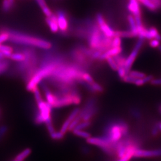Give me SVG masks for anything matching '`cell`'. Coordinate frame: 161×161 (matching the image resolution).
Returning a JSON list of instances; mask_svg holds the SVG:
<instances>
[{"instance_id":"cell-1","label":"cell","mask_w":161,"mask_h":161,"mask_svg":"<svg viewBox=\"0 0 161 161\" xmlns=\"http://www.w3.org/2000/svg\"><path fill=\"white\" fill-rule=\"evenodd\" d=\"M103 132V137L115 144L130 134V127L126 121L117 118L108 122Z\"/></svg>"},{"instance_id":"cell-2","label":"cell","mask_w":161,"mask_h":161,"mask_svg":"<svg viewBox=\"0 0 161 161\" xmlns=\"http://www.w3.org/2000/svg\"><path fill=\"white\" fill-rule=\"evenodd\" d=\"M7 31L9 34L8 40L15 44L37 47L44 50H49L53 47V45L50 42L40 38L25 34L16 31L7 30Z\"/></svg>"},{"instance_id":"cell-3","label":"cell","mask_w":161,"mask_h":161,"mask_svg":"<svg viewBox=\"0 0 161 161\" xmlns=\"http://www.w3.org/2000/svg\"><path fill=\"white\" fill-rule=\"evenodd\" d=\"M86 143L99 147L106 154L110 156L115 155L116 143H112L108 139L102 137H90L86 138Z\"/></svg>"},{"instance_id":"cell-4","label":"cell","mask_w":161,"mask_h":161,"mask_svg":"<svg viewBox=\"0 0 161 161\" xmlns=\"http://www.w3.org/2000/svg\"><path fill=\"white\" fill-rule=\"evenodd\" d=\"M97 99L94 97H90L86 101L84 108L80 109L78 116L82 121H91L92 118L97 114L98 108L97 105Z\"/></svg>"},{"instance_id":"cell-5","label":"cell","mask_w":161,"mask_h":161,"mask_svg":"<svg viewBox=\"0 0 161 161\" xmlns=\"http://www.w3.org/2000/svg\"><path fill=\"white\" fill-rule=\"evenodd\" d=\"M144 39L143 38H138V41H137L136 44L134 47L132 52L128 56H127L125 60V63L124 64V69L126 72V74H128V72L131 70L132 65L134 63L136 58L138 55V53L140 51L142 47L143 46L144 43Z\"/></svg>"},{"instance_id":"cell-6","label":"cell","mask_w":161,"mask_h":161,"mask_svg":"<svg viewBox=\"0 0 161 161\" xmlns=\"http://www.w3.org/2000/svg\"><path fill=\"white\" fill-rule=\"evenodd\" d=\"M128 9L132 13V15L137 25V27L142 26L143 23L142 21L141 9L138 0H129Z\"/></svg>"},{"instance_id":"cell-7","label":"cell","mask_w":161,"mask_h":161,"mask_svg":"<svg viewBox=\"0 0 161 161\" xmlns=\"http://www.w3.org/2000/svg\"><path fill=\"white\" fill-rule=\"evenodd\" d=\"M56 16L58 20V30L63 34H66L69 31V21L68 17L63 10H58L56 13Z\"/></svg>"},{"instance_id":"cell-8","label":"cell","mask_w":161,"mask_h":161,"mask_svg":"<svg viewBox=\"0 0 161 161\" xmlns=\"http://www.w3.org/2000/svg\"><path fill=\"white\" fill-rule=\"evenodd\" d=\"M96 22L97 23L98 26L100 29L101 30V31L106 36L110 38L114 37L115 31L112 29L108 23H106L103 16L101 13H98L97 14L96 17Z\"/></svg>"},{"instance_id":"cell-9","label":"cell","mask_w":161,"mask_h":161,"mask_svg":"<svg viewBox=\"0 0 161 161\" xmlns=\"http://www.w3.org/2000/svg\"><path fill=\"white\" fill-rule=\"evenodd\" d=\"M134 158L161 157V148L155 150H143L139 148L136 150Z\"/></svg>"},{"instance_id":"cell-10","label":"cell","mask_w":161,"mask_h":161,"mask_svg":"<svg viewBox=\"0 0 161 161\" xmlns=\"http://www.w3.org/2000/svg\"><path fill=\"white\" fill-rule=\"evenodd\" d=\"M80 108H76L70 112V114H69L68 117L66 119V121L64 122V123L63 124L62 126V128L60 129L61 132L64 133V134H65L66 132L68 131V128H69L70 122L73 121L74 119L78 115V114L80 112Z\"/></svg>"},{"instance_id":"cell-11","label":"cell","mask_w":161,"mask_h":161,"mask_svg":"<svg viewBox=\"0 0 161 161\" xmlns=\"http://www.w3.org/2000/svg\"><path fill=\"white\" fill-rule=\"evenodd\" d=\"M47 24L48 25L50 29L51 30L52 32L56 33L58 32V20L56 14H53L50 17H47L46 19Z\"/></svg>"},{"instance_id":"cell-12","label":"cell","mask_w":161,"mask_h":161,"mask_svg":"<svg viewBox=\"0 0 161 161\" xmlns=\"http://www.w3.org/2000/svg\"><path fill=\"white\" fill-rule=\"evenodd\" d=\"M114 36H118L124 38H133L137 36L131 31H115Z\"/></svg>"},{"instance_id":"cell-13","label":"cell","mask_w":161,"mask_h":161,"mask_svg":"<svg viewBox=\"0 0 161 161\" xmlns=\"http://www.w3.org/2000/svg\"><path fill=\"white\" fill-rule=\"evenodd\" d=\"M38 4L42 10L44 14L47 17H50L53 14L50 8L47 5L46 3L45 0H36Z\"/></svg>"},{"instance_id":"cell-14","label":"cell","mask_w":161,"mask_h":161,"mask_svg":"<svg viewBox=\"0 0 161 161\" xmlns=\"http://www.w3.org/2000/svg\"><path fill=\"white\" fill-rule=\"evenodd\" d=\"M15 0H3L2 2V10L5 13L12 11L14 6Z\"/></svg>"},{"instance_id":"cell-15","label":"cell","mask_w":161,"mask_h":161,"mask_svg":"<svg viewBox=\"0 0 161 161\" xmlns=\"http://www.w3.org/2000/svg\"><path fill=\"white\" fill-rule=\"evenodd\" d=\"M127 20H128V23H129L130 31L133 33H134L135 34L137 35V25L136 23L135 19L132 14H130L128 16Z\"/></svg>"},{"instance_id":"cell-16","label":"cell","mask_w":161,"mask_h":161,"mask_svg":"<svg viewBox=\"0 0 161 161\" xmlns=\"http://www.w3.org/2000/svg\"><path fill=\"white\" fill-rule=\"evenodd\" d=\"M112 58L114 59L115 62L116 63L118 67H124V64L125 63V60H126V58H127L125 55L122 54V53H120L119 54L115 55Z\"/></svg>"},{"instance_id":"cell-17","label":"cell","mask_w":161,"mask_h":161,"mask_svg":"<svg viewBox=\"0 0 161 161\" xmlns=\"http://www.w3.org/2000/svg\"><path fill=\"white\" fill-rule=\"evenodd\" d=\"M0 51L3 53L4 56L6 58H9L10 56H11L13 52V48L12 47L6 46V45H0Z\"/></svg>"},{"instance_id":"cell-18","label":"cell","mask_w":161,"mask_h":161,"mask_svg":"<svg viewBox=\"0 0 161 161\" xmlns=\"http://www.w3.org/2000/svg\"><path fill=\"white\" fill-rule=\"evenodd\" d=\"M31 149L30 148H26L23 150L20 153H19L15 158V159L19 161H23L31 153Z\"/></svg>"},{"instance_id":"cell-19","label":"cell","mask_w":161,"mask_h":161,"mask_svg":"<svg viewBox=\"0 0 161 161\" xmlns=\"http://www.w3.org/2000/svg\"><path fill=\"white\" fill-rule=\"evenodd\" d=\"M9 58L13 61L20 62H22L23 60H25V56L22 52L18 51L16 53H12Z\"/></svg>"},{"instance_id":"cell-20","label":"cell","mask_w":161,"mask_h":161,"mask_svg":"<svg viewBox=\"0 0 161 161\" xmlns=\"http://www.w3.org/2000/svg\"><path fill=\"white\" fill-rule=\"evenodd\" d=\"M128 75L131 76V77H133L134 78H144L146 75V74H144V72H142L141 71H138V70H130Z\"/></svg>"},{"instance_id":"cell-21","label":"cell","mask_w":161,"mask_h":161,"mask_svg":"<svg viewBox=\"0 0 161 161\" xmlns=\"http://www.w3.org/2000/svg\"><path fill=\"white\" fill-rule=\"evenodd\" d=\"M91 124H92L91 121H82V122L80 121V122L78 124V125L74 128L73 130H83L86 128H87L88 127H90Z\"/></svg>"},{"instance_id":"cell-22","label":"cell","mask_w":161,"mask_h":161,"mask_svg":"<svg viewBox=\"0 0 161 161\" xmlns=\"http://www.w3.org/2000/svg\"><path fill=\"white\" fill-rule=\"evenodd\" d=\"M72 132L74 133V134L80 137L81 138H88L91 137V134L89 132H86L83 130H73Z\"/></svg>"},{"instance_id":"cell-23","label":"cell","mask_w":161,"mask_h":161,"mask_svg":"<svg viewBox=\"0 0 161 161\" xmlns=\"http://www.w3.org/2000/svg\"><path fill=\"white\" fill-rule=\"evenodd\" d=\"M8 39H9V34L7 30H1L0 31V45L3 42L8 40Z\"/></svg>"},{"instance_id":"cell-24","label":"cell","mask_w":161,"mask_h":161,"mask_svg":"<svg viewBox=\"0 0 161 161\" xmlns=\"http://www.w3.org/2000/svg\"><path fill=\"white\" fill-rule=\"evenodd\" d=\"M91 86H92V89L96 94V93H102V92H103V87L97 82H96V81H94L93 83H92L91 84Z\"/></svg>"},{"instance_id":"cell-25","label":"cell","mask_w":161,"mask_h":161,"mask_svg":"<svg viewBox=\"0 0 161 161\" xmlns=\"http://www.w3.org/2000/svg\"><path fill=\"white\" fill-rule=\"evenodd\" d=\"M106 60L107 61L108 64L109 65V66L111 69L114 70H115V71H116L118 70V66L117 65V64L115 62L114 59L112 57H109V58H107L106 59Z\"/></svg>"},{"instance_id":"cell-26","label":"cell","mask_w":161,"mask_h":161,"mask_svg":"<svg viewBox=\"0 0 161 161\" xmlns=\"http://www.w3.org/2000/svg\"><path fill=\"white\" fill-rule=\"evenodd\" d=\"M50 137L54 140H62L64 138V133L59 131V132H56V131L54 132H53L51 134H50Z\"/></svg>"},{"instance_id":"cell-27","label":"cell","mask_w":161,"mask_h":161,"mask_svg":"<svg viewBox=\"0 0 161 161\" xmlns=\"http://www.w3.org/2000/svg\"><path fill=\"white\" fill-rule=\"evenodd\" d=\"M82 80L86 82V83L92 84L94 82L92 75H90L88 72H85L82 75Z\"/></svg>"},{"instance_id":"cell-28","label":"cell","mask_w":161,"mask_h":161,"mask_svg":"<svg viewBox=\"0 0 161 161\" xmlns=\"http://www.w3.org/2000/svg\"><path fill=\"white\" fill-rule=\"evenodd\" d=\"M9 66V62L5 60L0 61V74L2 73H4Z\"/></svg>"},{"instance_id":"cell-29","label":"cell","mask_w":161,"mask_h":161,"mask_svg":"<svg viewBox=\"0 0 161 161\" xmlns=\"http://www.w3.org/2000/svg\"><path fill=\"white\" fill-rule=\"evenodd\" d=\"M122 47L121 38L118 36H114L112 38V47Z\"/></svg>"},{"instance_id":"cell-30","label":"cell","mask_w":161,"mask_h":161,"mask_svg":"<svg viewBox=\"0 0 161 161\" xmlns=\"http://www.w3.org/2000/svg\"><path fill=\"white\" fill-rule=\"evenodd\" d=\"M8 131V127L4 125H2L0 126V142L3 140V139L6 136L7 132Z\"/></svg>"},{"instance_id":"cell-31","label":"cell","mask_w":161,"mask_h":161,"mask_svg":"<svg viewBox=\"0 0 161 161\" xmlns=\"http://www.w3.org/2000/svg\"><path fill=\"white\" fill-rule=\"evenodd\" d=\"M131 114L132 116L137 119H139L141 118V116H142L141 112L137 108H132L131 110Z\"/></svg>"},{"instance_id":"cell-32","label":"cell","mask_w":161,"mask_h":161,"mask_svg":"<svg viewBox=\"0 0 161 161\" xmlns=\"http://www.w3.org/2000/svg\"><path fill=\"white\" fill-rule=\"evenodd\" d=\"M122 80L123 81H124L125 82L130 83V84H134V83H135L136 80H137V78H134L131 77V76H130V75L127 74Z\"/></svg>"},{"instance_id":"cell-33","label":"cell","mask_w":161,"mask_h":161,"mask_svg":"<svg viewBox=\"0 0 161 161\" xmlns=\"http://www.w3.org/2000/svg\"><path fill=\"white\" fill-rule=\"evenodd\" d=\"M116 71L118 72V75L119 76V77L121 79H122L125 75H127L124 67H118V69Z\"/></svg>"},{"instance_id":"cell-34","label":"cell","mask_w":161,"mask_h":161,"mask_svg":"<svg viewBox=\"0 0 161 161\" xmlns=\"http://www.w3.org/2000/svg\"><path fill=\"white\" fill-rule=\"evenodd\" d=\"M159 133H160V131L159 130V128L158 127V124H157V122H156V123H155V124L153 125V127H152V128L151 134H152V135L153 136L155 137V136H158L159 134Z\"/></svg>"},{"instance_id":"cell-35","label":"cell","mask_w":161,"mask_h":161,"mask_svg":"<svg viewBox=\"0 0 161 161\" xmlns=\"http://www.w3.org/2000/svg\"><path fill=\"white\" fill-rule=\"evenodd\" d=\"M46 124L47 131H48V132L49 133V134H51L53 132H54L55 131V129H54V127L53 126V124L52 121L49 122H47V123H46Z\"/></svg>"},{"instance_id":"cell-36","label":"cell","mask_w":161,"mask_h":161,"mask_svg":"<svg viewBox=\"0 0 161 161\" xmlns=\"http://www.w3.org/2000/svg\"><path fill=\"white\" fill-rule=\"evenodd\" d=\"M160 44V41L156 39H152L150 40L149 45L152 48H157L159 46Z\"/></svg>"},{"instance_id":"cell-37","label":"cell","mask_w":161,"mask_h":161,"mask_svg":"<svg viewBox=\"0 0 161 161\" xmlns=\"http://www.w3.org/2000/svg\"><path fill=\"white\" fill-rule=\"evenodd\" d=\"M150 82L153 86H161V78L157 79L153 78Z\"/></svg>"},{"instance_id":"cell-38","label":"cell","mask_w":161,"mask_h":161,"mask_svg":"<svg viewBox=\"0 0 161 161\" xmlns=\"http://www.w3.org/2000/svg\"><path fill=\"white\" fill-rule=\"evenodd\" d=\"M144 84H146V83L144 82L143 78H138V79H137L136 80V82H135V83H134V84L136 86H142L144 85Z\"/></svg>"},{"instance_id":"cell-39","label":"cell","mask_w":161,"mask_h":161,"mask_svg":"<svg viewBox=\"0 0 161 161\" xmlns=\"http://www.w3.org/2000/svg\"><path fill=\"white\" fill-rule=\"evenodd\" d=\"M151 1L155 5L158 9L161 8V0H151Z\"/></svg>"},{"instance_id":"cell-40","label":"cell","mask_w":161,"mask_h":161,"mask_svg":"<svg viewBox=\"0 0 161 161\" xmlns=\"http://www.w3.org/2000/svg\"><path fill=\"white\" fill-rule=\"evenodd\" d=\"M153 75H148V76H146L144 78H143V80H144L145 83H147V82H150L151 80H152L153 79Z\"/></svg>"},{"instance_id":"cell-41","label":"cell","mask_w":161,"mask_h":161,"mask_svg":"<svg viewBox=\"0 0 161 161\" xmlns=\"http://www.w3.org/2000/svg\"><path fill=\"white\" fill-rule=\"evenodd\" d=\"M81 150L84 154H88L90 153V150L86 146H83L81 149Z\"/></svg>"},{"instance_id":"cell-42","label":"cell","mask_w":161,"mask_h":161,"mask_svg":"<svg viewBox=\"0 0 161 161\" xmlns=\"http://www.w3.org/2000/svg\"><path fill=\"white\" fill-rule=\"evenodd\" d=\"M157 124H158V127L159 128V130L160 132H161V122H158Z\"/></svg>"},{"instance_id":"cell-43","label":"cell","mask_w":161,"mask_h":161,"mask_svg":"<svg viewBox=\"0 0 161 161\" xmlns=\"http://www.w3.org/2000/svg\"><path fill=\"white\" fill-rule=\"evenodd\" d=\"M159 112H160V114H161V104H160L159 107Z\"/></svg>"},{"instance_id":"cell-44","label":"cell","mask_w":161,"mask_h":161,"mask_svg":"<svg viewBox=\"0 0 161 161\" xmlns=\"http://www.w3.org/2000/svg\"><path fill=\"white\" fill-rule=\"evenodd\" d=\"M158 49H159V51H160V52H161V44H160V45H159V46L158 47Z\"/></svg>"},{"instance_id":"cell-45","label":"cell","mask_w":161,"mask_h":161,"mask_svg":"<svg viewBox=\"0 0 161 161\" xmlns=\"http://www.w3.org/2000/svg\"><path fill=\"white\" fill-rule=\"evenodd\" d=\"M117 161H124V160H122V159H118V160Z\"/></svg>"},{"instance_id":"cell-46","label":"cell","mask_w":161,"mask_h":161,"mask_svg":"<svg viewBox=\"0 0 161 161\" xmlns=\"http://www.w3.org/2000/svg\"><path fill=\"white\" fill-rule=\"evenodd\" d=\"M13 161H17V160H16V159H14V160H13Z\"/></svg>"},{"instance_id":"cell-47","label":"cell","mask_w":161,"mask_h":161,"mask_svg":"<svg viewBox=\"0 0 161 161\" xmlns=\"http://www.w3.org/2000/svg\"><path fill=\"white\" fill-rule=\"evenodd\" d=\"M0 115H1V110H0Z\"/></svg>"}]
</instances>
